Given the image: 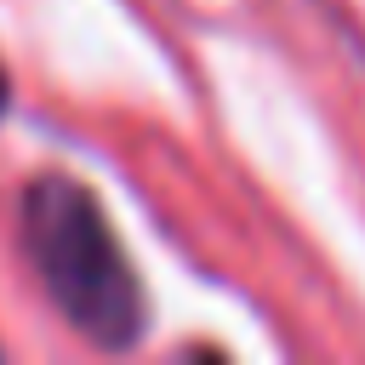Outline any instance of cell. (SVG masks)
<instances>
[{"label":"cell","instance_id":"6da1fadb","mask_svg":"<svg viewBox=\"0 0 365 365\" xmlns=\"http://www.w3.org/2000/svg\"><path fill=\"white\" fill-rule=\"evenodd\" d=\"M17 222L51 308L91 348H131L148 325V297L97 194L74 177H34L23 188Z\"/></svg>","mask_w":365,"mask_h":365},{"label":"cell","instance_id":"7a4b0ae2","mask_svg":"<svg viewBox=\"0 0 365 365\" xmlns=\"http://www.w3.org/2000/svg\"><path fill=\"white\" fill-rule=\"evenodd\" d=\"M6 103H11V91H6V68H0V114H6Z\"/></svg>","mask_w":365,"mask_h":365}]
</instances>
